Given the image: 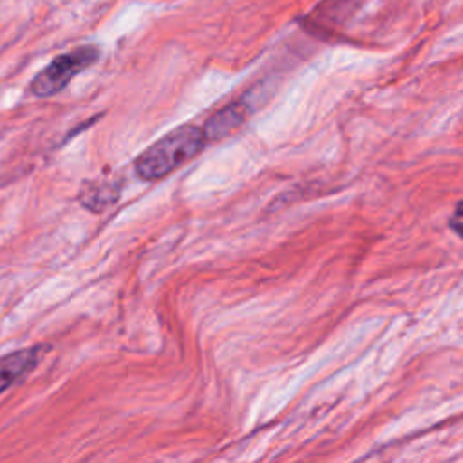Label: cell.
Wrapping results in <instances>:
<instances>
[{
  "label": "cell",
  "mask_w": 463,
  "mask_h": 463,
  "mask_svg": "<svg viewBox=\"0 0 463 463\" xmlns=\"http://www.w3.org/2000/svg\"><path fill=\"white\" fill-rule=\"evenodd\" d=\"M206 143L204 132L194 125H183L163 136L152 146L143 150L136 163V174L143 181L165 177L194 156H197Z\"/></svg>",
  "instance_id": "cell-1"
},
{
  "label": "cell",
  "mask_w": 463,
  "mask_h": 463,
  "mask_svg": "<svg viewBox=\"0 0 463 463\" xmlns=\"http://www.w3.org/2000/svg\"><path fill=\"white\" fill-rule=\"evenodd\" d=\"M99 58V49L94 45H83L72 49L71 52L56 56L45 69H42L31 81V92L45 98L58 94L67 87V83Z\"/></svg>",
  "instance_id": "cell-2"
},
{
  "label": "cell",
  "mask_w": 463,
  "mask_h": 463,
  "mask_svg": "<svg viewBox=\"0 0 463 463\" xmlns=\"http://www.w3.org/2000/svg\"><path fill=\"white\" fill-rule=\"evenodd\" d=\"M456 217H463V201L458 204V208H456Z\"/></svg>",
  "instance_id": "cell-6"
},
{
  "label": "cell",
  "mask_w": 463,
  "mask_h": 463,
  "mask_svg": "<svg viewBox=\"0 0 463 463\" xmlns=\"http://www.w3.org/2000/svg\"><path fill=\"white\" fill-rule=\"evenodd\" d=\"M112 186L110 184H99L94 183L90 188H83L81 190V203L83 206H87L92 212H101L107 204H110V201H114L118 195H110Z\"/></svg>",
  "instance_id": "cell-5"
},
{
  "label": "cell",
  "mask_w": 463,
  "mask_h": 463,
  "mask_svg": "<svg viewBox=\"0 0 463 463\" xmlns=\"http://www.w3.org/2000/svg\"><path fill=\"white\" fill-rule=\"evenodd\" d=\"M248 109L244 103H232L219 112H215L203 127L206 141H219L228 136L233 128H237L246 119Z\"/></svg>",
  "instance_id": "cell-4"
},
{
  "label": "cell",
  "mask_w": 463,
  "mask_h": 463,
  "mask_svg": "<svg viewBox=\"0 0 463 463\" xmlns=\"http://www.w3.org/2000/svg\"><path fill=\"white\" fill-rule=\"evenodd\" d=\"M45 353L43 345H34L24 351H14L0 358V392L11 387L14 382L29 374L36 365L42 354Z\"/></svg>",
  "instance_id": "cell-3"
}]
</instances>
